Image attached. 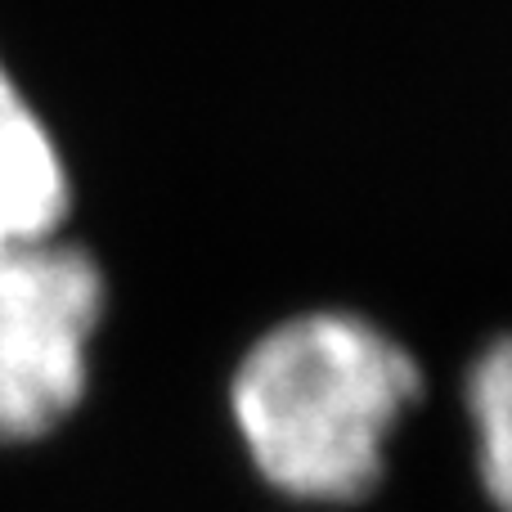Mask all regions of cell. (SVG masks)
Returning <instances> with one entry per match:
<instances>
[{
  "mask_svg": "<svg viewBox=\"0 0 512 512\" xmlns=\"http://www.w3.org/2000/svg\"><path fill=\"white\" fill-rule=\"evenodd\" d=\"M418 396L423 369L400 337L355 310H301L234 364L230 418L270 490L297 504H355L382 486Z\"/></svg>",
  "mask_w": 512,
  "mask_h": 512,
  "instance_id": "cell-1",
  "label": "cell"
},
{
  "mask_svg": "<svg viewBox=\"0 0 512 512\" xmlns=\"http://www.w3.org/2000/svg\"><path fill=\"white\" fill-rule=\"evenodd\" d=\"M104 310V265L86 248H0V445H32L77 414Z\"/></svg>",
  "mask_w": 512,
  "mask_h": 512,
  "instance_id": "cell-2",
  "label": "cell"
},
{
  "mask_svg": "<svg viewBox=\"0 0 512 512\" xmlns=\"http://www.w3.org/2000/svg\"><path fill=\"white\" fill-rule=\"evenodd\" d=\"M68 216V158L0 54V248L63 239Z\"/></svg>",
  "mask_w": 512,
  "mask_h": 512,
  "instance_id": "cell-3",
  "label": "cell"
},
{
  "mask_svg": "<svg viewBox=\"0 0 512 512\" xmlns=\"http://www.w3.org/2000/svg\"><path fill=\"white\" fill-rule=\"evenodd\" d=\"M463 409L481 490L499 512H512V333L486 342L468 364Z\"/></svg>",
  "mask_w": 512,
  "mask_h": 512,
  "instance_id": "cell-4",
  "label": "cell"
}]
</instances>
